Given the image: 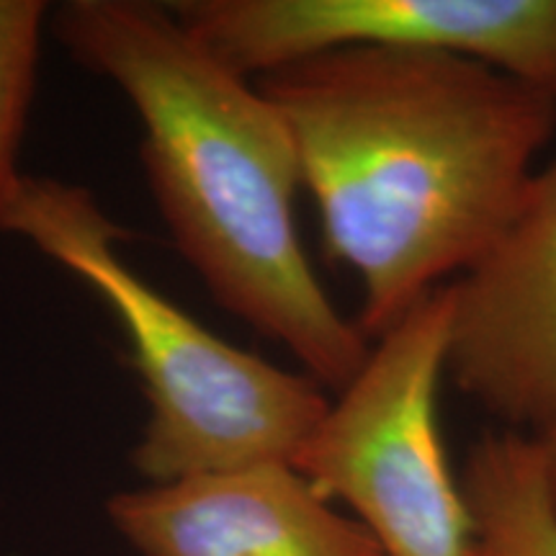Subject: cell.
<instances>
[{"mask_svg": "<svg viewBox=\"0 0 556 556\" xmlns=\"http://www.w3.org/2000/svg\"><path fill=\"white\" fill-rule=\"evenodd\" d=\"M99 294L127 332L150 415L131 467L148 484L291 464L328 413L307 374L268 364L214 336L124 261V229L93 193L58 178L21 176L0 217Z\"/></svg>", "mask_w": 556, "mask_h": 556, "instance_id": "cell-3", "label": "cell"}, {"mask_svg": "<svg viewBox=\"0 0 556 556\" xmlns=\"http://www.w3.org/2000/svg\"><path fill=\"white\" fill-rule=\"evenodd\" d=\"M50 13L45 0H0V217L24 176L18 170L21 142L37 90Z\"/></svg>", "mask_w": 556, "mask_h": 556, "instance_id": "cell-9", "label": "cell"}, {"mask_svg": "<svg viewBox=\"0 0 556 556\" xmlns=\"http://www.w3.org/2000/svg\"><path fill=\"white\" fill-rule=\"evenodd\" d=\"M446 374L507 430L536 435L556 417V157L497 245L454 281Z\"/></svg>", "mask_w": 556, "mask_h": 556, "instance_id": "cell-6", "label": "cell"}, {"mask_svg": "<svg viewBox=\"0 0 556 556\" xmlns=\"http://www.w3.org/2000/svg\"><path fill=\"white\" fill-rule=\"evenodd\" d=\"M106 516L139 556H384L294 464L124 490Z\"/></svg>", "mask_w": 556, "mask_h": 556, "instance_id": "cell-7", "label": "cell"}, {"mask_svg": "<svg viewBox=\"0 0 556 556\" xmlns=\"http://www.w3.org/2000/svg\"><path fill=\"white\" fill-rule=\"evenodd\" d=\"M50 31L131 103L152 201L214 302L340 392L371 340L332 304L304 253L294 208L302 173L274 103L168 3L65 0Z\"/></svg>", "mask_w": 556, "mask_h": 556, "instance_id": "cell-2", "label": "cell"}, {"mask_svg": "<svg viewBox=\"0 0 556 556\" xmlns=\"http://www.w3.org/2000/svg\"><path fill=\"white\" fill-rule=\"evenodd\" d=\"M462 486L471 556H556V503L536 438L486 430L469 446Z\"/></svg>", "mask_w": 556, "mask_h": 556, "instance_id": "cell-8", "label": "cell"}, {"mask_svg": "<svg viewBox=\"0 0 556 556\" xmlns=\"http://www.w3.org/2000/svg\"><path fill=\"white\" fill-rule=\"evenodd\" d=\"M294 142L325 250L384 336L486 258L556 131V96L482 60L343 47L253 80Z\"/></svg>", "mask_w": 556, "mask_h": 556, "instance_id": "cell-1", "label": "cell"}, {"mask_svg": "<svg viewBox=\"0 0 556 556\" xmlns=\"http://www.w3.org/2000/svg\"><path fill=\"white\" fill-rule=\"evenodd\" d=\"M180 24L248 80L343 47L482 60L556 96V0H178Z\"/></svg>", "mask_w": 556, "mask_h": 556, "instance_id": "cell-5", "label": "cell"}, {"mask_svg": "<svg viewBox=\"0 0 556 556\" xmlns=\"http://www.w3.org/2000/svg\"><path fill=\"white\" fill-rule=\"evenodd\" d=\"M454 283L371 340L358 374L296 451L294 469L343 503L384 556H471V513L438 417Z\"/></svg>", "mask_w": 556, "mask_h": 556, "instance_id": "cell-4", "label": "cell"}, {"mask_svg": "<svg viewBox=\"0 0 556 556\" xmlns=\"http://www.w3.org/2000/svg\"><path fill=\"white\" fill-rule=\"evenodd\" d=\"M536 443L541 448V456H544V469H546V479H548V492H552L554 503H556V417L544 430H539Z\"/></svg>", "mask_w": 556, "mask_h": 556, "instance_id": "cell-10", "label": "cell"}]
</instances>
